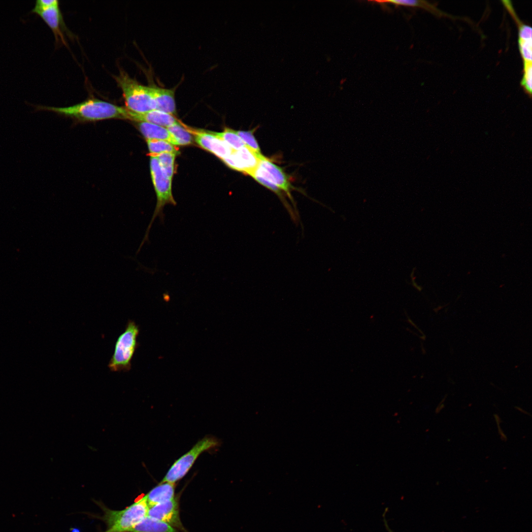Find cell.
Listing matches in <instances>:
<instances>
[{
	"label": "cell",
	"mask_w": 532,
	"mask_h": 532,
	"mask_svg": "<svg viewBox=\"0 0 532 532\" xmlns=\"http://www.w3.org/2000/svg\"><path fill=\"white\" fill-rule=\"evenodd\" d=\"M174 484L167 482H160L145 497L149 507L173 499L174 498Z\"/></svg>",
	"instance_id": "cell-15"
},
{
	"label": "cell",
	"mask_w": 532,
	"mask_h": 532,
	"mask_svg": "<svg viewBox=\"0 0 532 532\" xmlns=\"http://www.w3.org/2000/svg\"><path fill=\"white\" fill-rule=\"evenodd\" d=\"M218 445L219 442L215 437L208 436L203 438L188 452L175 461L161 483L167 482L175 484L188 473L198 457L202 452L213 448Z\"/></svg>",
	"instance_id": "cell-7"
},
{
	"label": "cell",
	"mask_w": 532,
	"mask_h": 532,
	"mask_svg": "<svg viewBox=\"0 0 532 532\" xmlns=\"http://www.w3.org/2000/svg\"><path fill=\"white\" fill-rule=\"evenodd\" d=\"M34 108V112L47 110L71 117L81 121H94L109 119L131 120V111L126 107L93 99L65 107H57L27 103Z\"/></svg>",
	"instance_id": "cell-1"
},
{
	"label": "cell",
	"mask_w": 532,
	"mask_h": 532,
	"mask_svg": "<svg viewBox=\"0 0 532 532\" xmlns=\"http://www.w3.org/2000/svg\"><path fill=\"white\" fill-rule=\"evenodd\" d=\"M209 132L216 137L224 141L234 151L240 150L246 146L236 131L225 128L222 132Z\"/></svg>",
	"instance_id": "cell-19"
},
{
	"label": "cell",
	"mask_w": 532,
	"mask_h": 532,
	"mask_svg": "<svg viewBox=\"0 0 532 532\" xmlns=\"http://www.w3.org/2000/svg\"><path fill=\"white\" fill-rule=\"evenodd\" d=\"M175 139L178 145H187L193 142L191 133L181 124H175L166 128Z\"/></svg>",
	"instance_id": "cell-21"
},
{
	"label": "cell",
	"mask_w": 532,
	"mask_h": 532,
	"mask_svg": "<svg viewBox=\"0 0 532 532\" xmlns=\"http://www.w3.org/2000/svg\"><path fill=\"white\" fill-rule=\"evenodd\" d=\"M114 78L121 89L126 108L133 112L143 113L156 109V103L150 86H144L120 70Z\"/></svg>",
	"instance_id": "cell-2"
},
{
	"label": "cell",
	"mask_w": 532,
	"mask_h": 532,
	"mask_svg": "<svg viewBox=\"0 0 532 532\" xmlns=\"http://www.w3.org/2000/svg\"><path fill=\"white\" fill-rule=\"evenodd\" d=\"M257 182L270 189L283 198L281 190L285 191L291 198V188L289 178L283 170L268 159L264 157L250 175Z\"/></svg>",
	"instance_id": "cell-6"
},
{
	"label": "cell",
	"mask_w": 532,
	"mask_h": 532,
	"mask_svg": "<svg viewBox=\"0 0 532 532\" xmlns=\"http://www.w3.org/2000/svg\"><path fill=\"white\" fill-rule=\"evenodd\" d=\"M376 2L381 3H391L397 5H402L412 7H417L423 8L431 13L438 16H446V14L439 10L436 6L425 0H377Z\"/></svg>",
	"instance_id": "cell-18"
},
{
	"label": "cell",
	"mask_w": 532,
	"mask_h": 532,
	"mask_svg": "<svg viewBox=\"0 0 532 532\" xmlns=\"http://www.w3.org/2000/svg\"><path fill=\"white\" fill-rule=\"evenodd\" d=\"M187 130L194 135L195 140L198 145L222 160L229 157L234 151L227 143L213 135L209 131L189 129Z\"/></svg>",
	"instance_id": "cell-11"
},
{
	"label": "cell",
	"mask_w": 532,
	"mask_h": 532,
	"mask_svg": "<svg viewBox=\"0 0 532 532\" xmlns=\"http://www.w3.org/2000/svg\"><path fill=\"white\" fill-rule=\"evenodd\" d=\"M156 109L174 115L176 114L175 89L150 86Z\"/></svg>",
	"instance_id": "cell-13"
},
{
	"label": "cell",
	"mask_w": 532,
	"mask_h": 532,
	"mask_svg": "<svg viewBox=\"0 0 532 532\" xmlns=\"http://www.w3.org/2000/svg\"><path fill=\"white\" fill-rule=\"evenodd\" d=\"M139 332L138 326L134 321L129 320L115 342L114 352L108 364L110 371H127L131 369L132 360L138 346Z\"/></svg>",
	"instance_id": "cell-5"
},
{
	"label": "cell",
	"mask_w": 532,
	"mask_h": 532,
	"mask_svg": "<svg viewBox=\"0 0 532 532\" xmlns=\"http://www.w3.org/2000/svg\"><path fill=\"white\" fill-rule=\"evenodd\" d=\"M140 132L146 139H158L167 141L175 146L177 142L166 128L146 122H138Z\"/></svg>",
	"instance_id": "cell-16"
},
{
	"label": "cell",
	"mask_w": 532,
	"mask_h": 532,
	"mask_svg": "<svg viewBox=\"0 0 532 532\" xmlns=\"http://www.w3.org/2000/svg\"><path fill=\"white\" fill-rule=\"evenodd\" d=\"M150 171L156 194L157 203L143 239L136 252V254L139 252L144 243L148 241L149 233L155 219L159 217L162 222H164L165 215L163 213V209L165 206L168 204L173 205L176 204L172 193V180L165 174L155 156L150 155Z\"/></svg>",
	"instance_id": "cell-4"
},
{
	"label": "cell",
	"mask_w": 532,
	"mask_h": 532,
	"mask_svg": "<svg viewBox=\"0 0 532 532\" xmlns=\"http://www.w3.org/2000/svg\"><path fill=\"white\" fill-rule=\"evenodd\" d=\"M131 120L137 122H146L165 128L180 124L174 115L156 109L143 113L131 111Z\"/></svg>",
	"instance_id": "cell-12"
},
{
	"label": "cell",
	"mask_w": 532,
	"mask_h": 532,
	"mask_svg": "<svg viewBox=\"0 0 532 532\" xmlns=\"http://www.w3.org/2000/svg\"><path fill=\"white\" fill-rule=\"evenodd\" d=\"M50 28L53 32L56 42H62L66 44L61 27L63 17L60 9L59 3L53 5L37 13Z\"/></svg>",
	"instance_id": "cell-14"
},
{
	"label": "cell",
	"mask_w": 532,
	"mask_h": 532,
	"mask_svg": "<svg viewBox=\"0 0 532 532\" xmlns=\"http://www.w3.org/2000/svg\"><path fill=\"white\" fill-rule=\"evenodd\" d=\"M130 532H178L168 524L147 516L136 524Z\"/></svg>",
	"instance_id": "cell-17"
},
{
	"label": "cell",
	"mask_w": 532,
	"mask_h": 532,
	"mask_svg": "<svg viewBox=\"0 0 532 532\" xmlns=\"http://www.w3.org/2000/svg\"><path fill=\"white\" fill-rule=\"evenodd\" d=\"M100 505L104 512L101 519L107 526L104 532H130L148 515L149 509L145 496L121 510H113L102 504Z\"/></svg>",
	"instance_id": "cell-3"
},
{
	"label": "cell",
	"mask_w": 532,
	"mask_h": 532,
	"mask_svg": "<svg viewBox=\"0 0 532 532\" xmlns=\"http://www.w3.org/2000/svg\"><path fill=\"white\" fill-rule=\"evenodd\" d=\"M387 528L390 532H393L390 529H389L388 527H387Z\"/></svg>",
	"instance_id": "cell-25"
},
{
	"label": "cell",
	"mask_w": 532,
	"mask_h": 532,
	"mask_svg": "<svg viewBox=\"0 0 532 532\" xmlns=\"http://www.w3.org/2000/svg\"><path fill=\"white\" fill-rule=\"evenodd\" d=\"M511 15L519 26V47L524 62V74L521 84L524 90L529 91L532 89V28L522 23L518 18L515 13Z\"/></svg>",
	"instance_id": "cell-8"
},
{
	"label": "cell",
	"mask_w": 532,
	"mask_h": 532,
	"mask_svg": "<svg viewBox=\"0 0 532 532\" xmlns=\"http://www.w3.org/2000/svg\"><path fill=\"white\" fill-rule=\"evenodd\" d=\"M58 3H59V1L57 0H37L35 1L34 7L31 12L37 14L38 12Z\"/></svg>",
	"instance_id": "cell-24"
},
{
	"label": "cell",
	"mask_w": 532,
	"mask_h": 532,
	"mask_svg": "<svg viewBox=\"0 0 532 532\" xmlns=\"http://www.w3.org/2000/svg\"><path fill=\"white\" fill-rule=\"evenodd\" d=\"M146 141L150 155L155 156L163 153H171L178 155L179 153L176 146L167 141L146 139Z\"/></svg>",
	"instance_id": "cell-20"
},
{
	"label": "cell",
	"mask_w": 532,
	"mask_h": 532,
	"mask_svg": "<svg viewBox=\"0 0 532 532\" xmlns=\"http://www.w3.org/2000/svg\"><path fill=\"white\" fill-rule=\"evenodd\" d=\"M237 134L241 138L247 147L259 156H262L260 148L257 140L254 137L252 131H236Z\"/></svg>",
	"instance_id": "cell-23"
},
{
	"label": "cell",
	"mask_w": 532,
	"mask_h": 532,
	"mask_svg": "<svg viewBox=\"0 0 532 532\" xmlns=\"http://www.w3.org/2000/svg\"><path fill=\"white\" fill-rule=\"evenodd\" d=\"M264 156H259L246 146L234 151L230 156L222 159L224 162L232 168L251 175L258 166L260 159Z\"/></svg>",
	"instance_id": "cell-10"
},
{
	"label": "cell",
	"mask_w": 532,
	"mask_h": 532,
	"mask_svg": "<svg viewBox=\"0 0 532 532\" xmlns=\"http://www.w3.org/2000/svg\"><path fill=\"white\" fill-rule=\"evenodd\" d=\"M177 498L149 507L148 515L165 522L173 528L185 531L179 517Z\"/></svg>",
	"instance_id": "cell-9"
},
{
	"label": "cell",
	"mask_w": 532,
	"mask_h": 532,
	"mask_svg": "<svg viewBox=\"0 0 532 532\" xmlns=\"http://www.w3.org/2000/svg\"><path fill=\"white\" fill-rule=\"evenodd\" d=\"M177 155L171 153H163L157 155L159 164L166 176L172 180L174 174V164Z\"/></svg>",
	"instance_id": "cell-22"
}]
</instances>
